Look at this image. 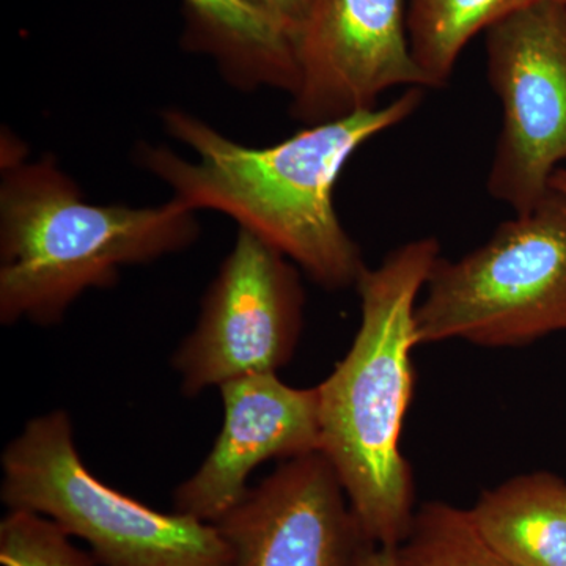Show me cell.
<instances>
[{
	"instance_id": "cell-3",
	"label": "cell",
	"mask_w": 566,
	"mask_h": 566,
	"mask_svg": "<svg viewBox=\"0 0 566 566\" xmlns=\"http://www.w3.org/2000/svg\"><path fill=\"white\" fill-rule=\"evenodd\" d=\"M197 211L88 202L54 156L25 161L21 142L2 137L0 322H61L87 290L111 289L123 268L196 243Z\"/></svg>"
},
{
	"instance_id": "cell-12",
	"label": "cell",
	"mask_w": 566,
	"mask_h": 566,
	"mask_svg": "<svg viewBox=\"0 0 566 566\" xmlns=\"http://www.w3.org/2000/svg\"><path fill=\"white\" fill-rule=\"evenodd\" d=\"M480 536L513 566H566V482L549 472L515 476L468 510Z\"/></svg>"
},
{
	"instance_id": "cell-2",
	"label": "cell",
	"mask_w": 566,
	"mask_h": 566,
	"mask_svg": "<svg viewBox=\"0 0 566 566\" xmlns=\"http://www.w3.org/2000/svg\"><path fill=\"white\" fill-rule=\"evenodd\" d=\"M441 259L436 238L395 249L356 283L360 324L352 348L318 386L322 453L371 545L398 547L416 513L411 468L401 453L412 398L417 297Z\"/></svg>"
},
{
	"instance_id": "cell-9",
	"label": "cell",
	"mask_w": 566,
	"mask_h": 566,
	"mask_svg": "<svg viewBox=\"0 0 566 566\" xmlns=\"http://www.w3.org/2000/svg\"><path fill=\"white\" fill-rule=\"evenodd\" d=\"M214 526L232 566H353L371 545L322 452L283 461Z\"/></svg>"
},
{
	"instance_id": "cell-10",
	"label": "cell",
	"mask_w": 566,
	"mask_h": 566,
	"mask_svg": "<svg viewBox=\"0 0 566 566\" xmlns=\"http://www.w3.org/2000/svg\"><path fill=\"white\" fill-rule=\"evenodd\" d=\"M219 392L221 431L200 468L174 493V512L210 524L243 501L260 464L322 452L318 387L297 389L277 374H259L226 382Z\"/></svg>"
},
{
	"instance_id": "cell-7",
	"label": "cell",
	"mask_w": 566,
	"mask_h": 566,
	"mask_svg": "<svg viewBox=\"0 0 566 566\" xmlns=\"http://www.w3.org/2000/svg\"><path fill=\"white\" fill-rule=\"evenodd\" d=\"M303 307L294 263L240 230L205 293L196 327L174 353L181 394L197 397L244 376L277 374L300 340Z\"/></svg>"
},
{
	"instance_id": "cell-15",
	"label": "cell",
	"mask_w": 566,
	"mask_h": 566,
	"mask_svg": "<svg viewBox=\"0 0 566 566\" xmlns=\"http://www.w3.org/2000/svg\"><path fill=\"white\" fill-rule=\"evenodd\" d=\"M48 517L9 510L0 523V564L3 566H98L88 551Z\"/></svg>"
},
{
	"instance_id": "cell-11",
	"label": "cell",
	"mask_w": 566,
	"mask_h": 566,
	"mask_svg": "<svg viewBox=\"0 0 566 566\" xmlns=\"http://www.w3.org/2000/svg\"><path fill=\"white\" fill-rule=\"evenodd\" d=\"M182 46L205 54L223 80L241 91L296 88L292 39L245 0H181Z\"/></svg>"
},
{
	"instance_id": "cell-17",
	"label": "cell",
	"mask_w": 566,
	"mask_h": 566,
	"mask_svg": "<svg viewBox=\"0 0 566 566\" xmlns=\"http://www.w3.org/2000/svg\"><path fill=\"white\" fill-rule=\"evenodd\" d=\"M353 566H398L397 547L365 546Z\"/></svg>"
},
{
	"instance_id": "cell-16",
	"label": "cell",
	"mask_w": 566,
	"mask_h": 566,
	"mask_svg": "<svg viewBox=\"0 0 566 566\" xmlns=\"http://www.w3.org/2000/svg\"><path fill=\"white\" fill-rule=\"evenodd\" d=\"M245 2L251 3L253 9L259 10L268 20L273 21L294 44L314 0H245Z\"/></svg>"
},
{
	"instance_id": "cell-6",
	"label": "cell",
	"mask_w": 566,
	"mask_h": 566,
	"mask_svg": "<svg viewBox=\"0 0 566 566\" xmlns=\"http://www.w3.org/2000/svg\"><path fill=\"white\" fill-rule=\"evenodd\" d=\"M485 33L488 82L504 114L486 189L521 214L566 163V0H531Z\"/></svg>"
},
{
	"instance_id": "cell-1",
	"label": "cell",
	"mask_w": 566,
	"mask_h": 566,
	"mask_svg": "<svg viewBox=\"0 0 566 566\" xmlns=\"http://www.w3.org/2000/svg\"><path fill=\"white\" fill-rule=\"evenodd\" d=\"M422 102L423 88H406L387 106L304 126L260 148L170 107L163 112L164 128L193 158L151 144H140L134 158L185 207L229 216L323 289L344 290L356 285L367 266L335 210V185L354 153L408 120Z\"/></svg>"
},
{
	"instance_id": "cell-5",
	"label": "cell",
	"mask_w": 566,
	"mask_h": 566,
	"mask_svg": "<svg viewBox=\"0 0 566 566\" xmlns=\"http://www.w3.org/2000/svg\"><path fill=\"white\" fill-rule=\"evenodd\" d=\"M416 308L417 346L505 348L566 331V193L551 189L458 260L439 259Z\"/></svg>"
},
{
	"instance_id": "cell-14",
	"label": "cell",
	"mask_w": 566,
	"mask_h": 566,
	"mask_svg": "<svg viewBox=\"0 0 566 566\" xmlns=\"http://www.w3.org/2000/svg\"><path fill=\"white\" fill-rule=\"evenodd\" d=\"M398 566H513L480 536L468 510L430 502L397 547Z\"/></svg>"
},
{
	"instance_id": "cell-4",
	"label": "cell",
	"mask_w": 566,
	"mask_h": 566,
	"mask_svg": "<svg viewBox=\"0 0 566 566\" xmlns=\"http://www.w3.org/2000/svg\"><path fill=\"white\" fill-rule=\"evenodd\" d=\"M0 497L87 543L98 566H232L214 524L158 512L93 475L62 409L33 417L6 447Z\"/></svg>"
},
{
	"instance_id": "cell-13",
	"label": "cell",
	"mask_w": 566,
	"mask_h": 566,
	"mask_svg": "<svg viewBox=\"0 0 566 566\" xmlns=\"http://www.w3.org/2000/svg\"><path fill=\"white\" fill-rule=\"evenodd\" d=\"M531 0H406L409 44L433 88L446 87L469 41Z\"/></svg>"
},
{
	"instance_id": "cell-8",
	"label": "cell",
	"mask_w": 566,
	"mask_h": 566,
	"mask_svg": "<svg viewBox=\"0 0 566 566\" xmlns=\"http://www.w3.org/2000/svg\"><path fill=\"white\" fill-rule=\"evenodd\" d=\"M294 51L290 112L305 126L376 109L395 87L433 88L412 55L406 0H314Z\"/></svg>"
},
{
	"instance_id": "cell-18",
	"label": "cell",
	"mask_w": 566,
	"mask_h": 566,
	"mask_svg": "<svg viewBox=\"0 0 566 566\" xmlns=\"http://www.w3.org/2000/svg\"><path fill=\"white\" fill-rule=\"evenodd\" d=\"M551 189H556V191L566 193V169L565 167H560L554 172L553 178H551L549 182Z\"/></svg>"
}]
</instances>
